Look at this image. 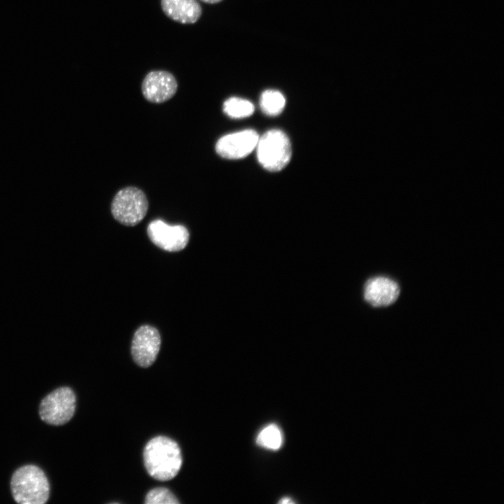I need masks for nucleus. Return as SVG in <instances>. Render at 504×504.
<instances>
[{
    "instance_id": "1",
    "label": "nucleus",
    "mask_w": 504,
    "mask_h": 504,
    "mask_svg": "<svg viewBox=\"0 0 504 504\" xmlns=\"http://www.w3.org/2000/svg\"><path fill=\"white\" fill-rule=\"evenodd\" d=\"M144 461L148 473L160 481L175 477L183 463L178 444L165 436L155 437L147 442L144 450Z\"/></svg>"
},
{
    "instance_id": "2",
    "label": "nucleus",
    "mask_w": 504,
    "mask_h": 504,
    "mask_svg": "<svg viewBox=\"0 0 504 504\" xmlns=\"http://www.w3.org/2000/svg\"><path fill=\"white\" fill-rule=\"evenodd\" d=\"M10 489L20 504H44L50 496V484L45 472L35 465H25L13 474Z\"/></svg>"
},
{
    "instance_id": "3",
    "label": "nucleus",
    "mask_w": 504,
    "mask_h": 504,
    "mask_svg": "<svg viewBox=\"0 0 504 504\" xmlns=\"http://www.w3.org/2000/svg\"><path fill=\"white\" fill-rule=\"evenodd\" d=\"M257 157L261 166L270 172H279L289 162L291 147L286 134L279 130L266 132L257 144Z\"/></svg>"
},
{
    "instance_id": "4",
    "label": "nucleus",
    "mask_w": 504,
    "mask_h": 504,
    "mask_svg": "<svg viewBox=\"0 0 504 504\" xmlns=\"http://www.w3.org/2000/svg\"><path fill=\"white\" fill-rule=\"evenodd\" d=\"M148 202L145 193L133 186L119 190L111 203L113 218L122 225L134 226L146 215Z\"/></svg>"
},
{
    "instance_id": "5",
    "label": "nucleus",
    "mask_w": 504,
    "mask_h": 504,
    "mask_svg": "<svg viewBox=\"0 0 504 504\" xmlns=\"http://www.w3.org/2000/svg\"><path fill=\"white\" fill-rule=\"evenodd\" d=\"M76 405L74 391L69 386H61L43 398L39 405V415L46 424L61 426L73 417Z\"/></svg>"
},
{
    "instance_id": "6",
    "label": "nucleus",
    "mask_w": 504,
    "mask_h": 504,
    "mask_svg": "<svg viewBox=\"0 0 504 504\" xmlns=\"http://www.w3.org/2000/svg\"><path fill=\"white\" fill-rule=\"evenodd\" d=\"M147 234L155 245L169 252L183 250L190 239L189 232L185 226L170 225L161 220L150 222Z\"/></svg>"
},
{
    "instance_id": "7",
    "label": "nucleus",
    "mask_w": 504,
    "mask_h": 504,
    "mask_svg": "<svg viewBox=\"0 0 504 504\" xmlns=\"http://www.w3.org/2000/svg\"><path fill=\"white\" fill-rule=\"evenodd\" d=\"M161 345L159 331L154 327L144 325L135 332L131 346L134 361L142 368L150 366L155 360Z\"/></svg>"
},
{
    "instance_id": "8",
    "label": "nucleus",
    "mask_w": 504,
    "mask_h": 504,
    "mask_svg": "<svg viewBox=\"0 0 504 504\" xmlns=\"http://www.w3.org/2000/svg\"><path fill=\"white\" fill-rule=\"evenodd\" d=\"M258 139V134L255 130H245L222 136L216 142L215 149L223 158L241 159L255 148Z\"/></svg>"
},
{
    "instance_id": "9",
    "label": "nucleus",
    "mask_w": 504,
    "mask_h": 504,
    "mask_svg": "<svg viewBox=\"0 0 504 504\" xmlns=\"http://www.w3.org/2000/svg\"><path fill=\"white\" fill-rule=\"evenodd\" d=\"M177 81L170 72L162 70L152 71L144 78L141 92L144 98L152 103L168 101L176 94Z\"/></svg>"
},
{
    "instance_id": "10",
    "label": "nucleus",
    "mask_w": 504,
    "mask_h": 504,
    "mask_svg": "<svg viewBox=\"0 0 504 504\" xmlns=\"http://www.w3.org/2000/svg\"><path fill=\"white\" fill-rule=\"evenodd\" d=\"M400 288L398 284L386 276H375L365 284V300L373 307H386L398 298Z\"/></svg>"
},
{
    "instance_id": "11",
    "label": "nucleus",
    "mask_w": 504,
    "mask_h": 504,
    "mask_svg": "<svg viewBox=\"0 0 504 504\" xmlns=\"http://www.w3.org/2000/svg\"><path fill=\"white\" fill-rule=\"evenodd\" d=\"M164 13L181 24H194L202 15V7L196 0H161Z\"/></svg>"
},
{
    "instance_id": "12",
    "label": "nucleus",
    "mask_w": 504,
    "mask_h": 504,
    "mask_svg": "<svg viewBox=\"0 0 504 504\" xmlns=\"http://www.w3.org/2000/svg\"><path fill=\"white\" fill-rule=\"evenodd\" d=\"M285 104V97L278 90H267L260 96V108L264 113L270 116L280 114L284 108Z\"/></svg>"
},
{
    "instance_id": "13",
    "label": "nucleus",
    "mask_w": 504,
    "mask_h": 504,
    "mask_svg": "<svg viewBox=\"0 0 504 504\" xmlns=\"http://www.w3.org/2000/svg\"><path fill=\"white\" fill-rule=\"evenodd\" d=\"M256 442L263 448L277 450L283 444L282 432L276 425L270 424L258 433Z\"/></svg>"
},
{
    "instance_id": "14",
    "label": "nucleus",
    "mask_w": 504,
    "mask_h": 504,
    "mask_svg": "<svg viewBox=\"0 0 504 504\" xmlns=\"http://www.w3.org/2000/svg\"><path fill=\"white\" fill-rule=\"evenodd\" d=\"M223 111L231 118H241L252 115L254 106L248 100L233 97L224 102Z\"/></svg>"
},
{
    "instance_id": "15",
    "label": "nucleus",
    "mask_w": 504,
    "mask_h": 504,
    "mask_svg": "<svg viewBox=\"0 0 504 504\" xmlns=\"http://www.w3.org/2000/svg\"><path fill=\"white\" fill-rule=\"evenodd\" d=\"M146 504H178L177 498L167 488L158 487L151 489L146 496Z\"/></svg>"
},
{
    "instance_id": "16",
    "label": "nucleus",
    "mask_w": 504,
    "mask_h": 504,
    "mask_svg": "<svg viewBox=\"0 0 504 504\" xmlns=\"http://www.w3.org/2000/svg\"><path fill=\"white\" fill-rule=\"evenodd\" d=\"M279 503H293L294 501H293V500H292L290 498H282L281 500H279Z\"/></svg>"
},
{
    "instance_id": "17",
    "label": "nucleus",
    "mask_w": 504,
    "mask_h": 504,
    "mask_svg": "<svg viewBox=\"0 0 504 504\" xmlns=\"http://www.w3.org/2000/svg\"><path fill=\"white\" fill-rule=\"evenodd\" d=\"M201 1L203 2L207 3V4H216V3L221 1L222 0H201Z\"/></svg>"
}]
</instances>
